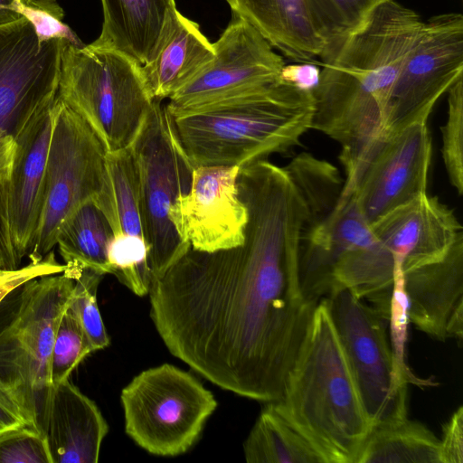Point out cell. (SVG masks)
<instances>
[{
    "mask_svg": "<svg viewBox=\"0 0 463 463\" xmlns=\"http://www.w3.org/2000/svg\"><path fill=\"white\" fill-rule=\"evenodd\" d=\"M29 0H0V10L17 12L19 7Z\"/></svg>",
    "mask_w": 463,
    "mask_h": 463,
    "instance_id": "ab89813d",
    "label": "cell"
},
{
    "mask_svg": "<svg viewBox=\"0 0 463 463\" xmlns=\"http://www.w3.org/2000/svg\"><path fill=\"white\" fill-rule=\"evenodd\" d=\"M232 13L295 62L317 63L325 44L316 33L305 0H225Z\"/></svg>",
    "mask_w": 463,
    "mask_h": 463,
    "instance_id": "44dd1931",
    "label": "cell"
},
{
    "mask_svg": "<svg viewBox=\"0 0 463 463\" xmlns=\"http://www.w3.org/2000/svg\"><path fill=\"white\" fill-rule=\"evenodd\" d=\"M120 400L127 435L164 457L186 452L217 407L195 377L169 364L138 373L123 388Z\"/></svg>",
    "mask_w": 463,
    "mask_h": 463,
    "instance_id": "ba28073f",
    "label": "cell"
},
{
    "mask_svg": "<svg viewBox=\"0 0 463 463\" xmlns=\"http://www.w3.org/2000/svg\"><path fill=\"white\" fill-rule=\"evenodd\" d=\"M371 228L392 253L394 269L402 273L440 260L463 234L453 211L427 193L387 213Z\"/></svg>",
    "mask_w": 463,
    "mask_h": 463,
    "instance_id": "e0dca14e",
    "label": "cell"
},
{
    "mask_svg": "<svg viewBox=\"0 0 463 463\" xmlns=\"http://www.w3.org/2000/svg\"><path fill=\"white\" fill-rule=\"evenodd\" d=\"M239 171L236 165L194 167L190 190L169 211L176 232L192 249L214 252L244 241L248 212L239 195Z\"/></svg>",
    "mask_w": 463,
    "mask_h": 463,
    "instance_id": "2e32d148",
    "label": "cell"
},
{
    "mask_svg": "<svg viewBox=\"0 0 463 463\" xmlns=\"http://www.w3.org/2000/svg\"><path fill=\"white\" fill-rule=\"evenodd\" d=\"M57 97L90 127L107 152L130 146L154 101L137 62L93 43H65Z\"/></svg>",
    "mask_w": 463,
    "mask_h": 463,
    "instance_id": "8992f818",
    "label": "cell"
},
{
    "mask_svg": "<svg viewBox=\"0 0 463 463\" xmlns=\"http://www.w3.org/2000/svg\"><path fill=\"white\" fill-rule=\"evenodd\" d=\"M0 463H52L45 434L27 424L0 432Z\"/></svg>",
    "mask_w": 463,
    "mask_h": 463,
    "instance_id": "d6a6232c",
    "label": "cell"
},
{
    "mask_svg": "<svg viewBox=\"0 0 463 463\" xmlns=\"http://www.w3.org/2000/svg\"><path fill=\"white\" fill-rule=\"evenodd\" d=\"M324 298L371 428L406 419L408 383L396 372L386 319L348 289Z\"/></svg>",
    "mask_w": 463,
    "mask_h": 463,
    "instance_id": "9c48e42d",
    "label": "cell"
},
{
    "mask_svg": "<svg viewBox=\"0 0 463 463\" xmlns=\"http://www.w3.org/2000/svg\"><path fill=\"white\" fill-rule=\"evenodd\" d=\"M431 138L427 121L388 133L354 176L357 203L370 224L392 210L427 193Z\"/></svg>",
    "mask_w": 463,
    "mask_h": 463,
    "instance_id": "9a60e30c",
    "label": "cell"
},
{
    "mask_svg": "<svg viewBox=\"0 0 463 463\" xmlns=\"http://www.w3.org/2000/svg\"><path fill=\"white\" fill-rule=\"evenodd\" d=\"M64 39L40 43L22 14L0 10V130L14 139L57 95Z\"/></svg>",
    "mask_w": 463,
    "mask_h": 463,
    "instance_id": "8fae6325",
    "label": "cell"
},
{
    "mask_svg": "<svg viewBox=\"0 0 463 463\" xmlns=\"http://www.w3.org/2000/svg\"><path fill=\"white\" fill-rule=\"evenodd\" d=\"M274 409L306 436L326 463H355L372 430L325 298Z\"/></svg>",
    "mask_w": 463,
    "mask_h": 463,
    "instance_id": "3957f363",
    "label": "cell"
},
{
    "mask_svg": "<svg viewBox=\"0 0 463 463\" xmlns=\"http://www.w3.org/2000/svg\"><path fill=\"white\" fill-rule=\"evenodd\" d=\"M313 113V93L279 78L260 90L169 114L194 167H241L296 146L311 128Z\"/></svg>",
    "mask_w": 463,
    "mask_h": 463,
    "instance_id": "277c9868",
    "label": "cell"
},
{
    "mask_svg": "<svg viewBox=\"0 0 463 463\" xmlns=\"http://www.w3.org/2000/svg\"><path fill=\"white\" fill-rule=\"evenodd\" d=\"M248 219L240 246L191 247L149 290L150 317L169 352L241 396L273 402L318 302L302 292V195L285 167L260 159L240 167Z\"/></svg>",
    "mask_w": 463,
    "mask_h": 463,
    "instance_id": "6da1fadb",
    "label": "cell"
},
{
    "mask_svg": "<svg viewBox=\"0 0 463 463\" xmlns=\"http://www.w3.org/2000/svg\"><path fill=\"white\" fill-rule=\"evenodd\" d=\"M148 253L145 239L137 235H114L109 247L112 275L139 297L148 294L154 282Z\"/></svg>",
    "mask_w": 463,
    "mask_h": 463,
    "instance_id": "83f0119b",
    "label": "cell"
},
{
    "mask_svg": "<svg viewBox=\"0 0 463 463\" xmlns=\"http://www.w3.org/2000/svg\"><path fill=\"white\" fill-rule=\"evenodd\" d=\"M463 77V15L445 13L424 22L391 90L386 134L427 121L438 99Z\"/></svg>",
    "mask_w": 463,
    "mask_h": 463,
    "instance_id": "7c38bea8",
    "label": "cell"
},
{
    "mask_svg": "<svg viewBox=\"0 0 463 463\" xmlns=\"http://www.w3.org/2000/svg\"><path fill=\"white\" fill-rule=\"evenodd\" d=\"M440 463L463 462V407L459 406L443 427Z\"/></svg>",
    "mask_w": 463,
    "mask_h": 463,
    "instance_id": "d590c367",
    "label": "cell"
},
{
    "mask_svg": "<svg viewBox=\"0 0 463 463\" xmlns=\"http://www.w3.org/2000/svg\"><path fill=\"white\" fill-rule=\"evenodd\" d=\"M109 425L69 379L54 387L45 428L52 463H97Z\"/></svg>",
    "mask_w": 463,
    "mask_h": 463,
    "instance_id": "ffe728a7",
    "label": "cell"
},
{
    "mask_svg": "<svg viewBox=\"0 0 463 463\" xmlns=\"http://www.w3.org/2000/svg\"><path fill=\"white\" fill-rule=\"evenodd\" d=\"M58 99L45 167L43 214L28 255L31 262L43 260L52 250L61 224L96 198L104 181L103 144L78 114Z\"/></svg>",
    "mask_w": 463,
    "mask_h": 463,
    "instance_id": "30bf717a",
    "label": "cell"
},
{
    "mask_svg": "<svg viewBox=\"0 0 463 463\" xmlns=\"http://www.w3.org/2000/svg\"><path fill=\"white\" fill-rule=\"evenodd\" d=\"M214 56L193 80L169 97L170 114L194 109L260 90L279 80L283 58L250 24L233 14Z\"/></svg>",
    "mask_w": 463,
    "mask_h": 463,
    "instance_id": "5bb4252c",
    "label": "cell"
},
{
    "mask_svg": "<svg viewBox=\"0 0 463 463\" xmlns=\"http://www.w3.org/2000/svg\"><path fill=\"white\" fill-rule=\"evenodd\" d=\"M33 25L40 43L64 39L73 44L82 45L74 32L62 22L64 12L56 0H29L17 10Z\"/></svg>",
    "mask_w": 463,
    "mask_h": 463,
    "instance_id": "836d02e7",
    "label": "cell"
},
{
    "mask_svg": "<svg viewBox=\"0 0 463 463\" xmlns=\"http://www.w3.org/2000/svg\"><path fill=\"white\" fill-rule=\"evenodd\" d=\"M32 279L0 302V392L27 425L45 434L54 387L51 354L55 333L80 269Z\"/></svg>",
    "mask_w": 463,
    "mask_h": 463,
    "instance_id": "5b68a950",
    "label": "cell"
},
{
    "mask_svg": "<svg viewBox=\"0 0 463 463\" xmlns=\"http://www.w3.org/2000/svg\"><path fill=\"white\" fill-rule=\"evenodd\" d=\"M410 322L444 341L463 336V234L440 260L403 273Z\"/></svg>",
    "mask_w": 463,
    "mask_h": 463,
    "instance_id": "ac0fdd59",
    "label": "cell"
},
{
    "mask_svg": "<svg viewBox=\"0 0 463 463\" xmlns=\"http://www.w3.org/2000/svg\"><path fill=\"white\" fill-rule=\"evenodd\" d=\"M388 321L390 326V345L395 369L399 376L408 384L412 383L418 386L433 384L429 381L418 378L407 363L406 345L410 319L408 301L404 290L403 273L400 269H394Z\"/></svg>",
    "mask_w": 463,
    "mask_h": 463,
    "instance_id": "1f68e13d",
    "label": "cell"
},
{
    "mask_svg": "<svg viewBox=\"0 0 463 463\" xmlns=\"http://www.w3.org/2000/svg\"><path fill=\"white\" fill-rule=\"evenodd\" d=\"M320 71L317 63L296 62L289 65L285 64L280 79L298 89L313 92L318 85Z\"/></svg>",
    "mask_w": 463,
    "mask_h": 463,
    "instance_id": "8d00e7d4",
    "label": "cell"
},
{
    "mask_svg": "<svg viewBox=\"0 0 463 463\" xmlns=\"http://www.w3.org/2000/svg\"><path fill=\"white\" fill-rule=\"evenodd\" d=\"M102 276L95 270L80 269L69 303V307L80 321L94 352L109 345V337L97 302L98 286Z\"/></svg>",
    "mask_w": 463,
    "mask_h": 463,
    "instance_id": "f546056e",
    "label": "cell"
},
{
    "mask_svg": "<svg viewBox=\"0 0 463 463\" xmlns=\"http://www.w3.org/2000/svg\"><path fill=\"white\" fill-rule=\"evenodd\" d=\"M448 114L441 128V154L452 186L463 193V77L447 91Z\"/></svg>",
    "mask_w": 463,
    "mask_h": 463,
    "instance_id": "4dcf8cb0",
    "label": "cell"
},
{
    "mask_svg": "<svg viewBox=\"0 0 463 463\" xmlns=\"http://www.w3.org/2000/svg\"><path fill=\"white\" fill-rule=\"evenodd\" d=\"M101 33L93 43L129 57L139 66L153 61L172 35L179 11L175 0H100Z\"/></svg>",
    "mask_w": 463,
    "mask_h": 463,
    "instance_id": "d6986e66",
    "label": "cell"
},
{
    "mask_svg": "<svg viewBox=\"0 0 463 463\" xmlns=\"http://www.w3.org/2000/svg\"><path fill=\"white\" fill-rule=\"evenodd\" d=\"M114 237L109 222L90 201L77 209L61 226L56 245L65 264L112 274L108 251Z\"/></svg>",
    "mask_w": 463,
    "mask_h": 463,
    "instance_id": "d4e9b609",
    "label": "cell"
},
{
    "mask_svg": "<svg viewBox=\"0 0 463 463\" xmlns=\"http://www.w3.org/2000/svg\"><path fill=\"white\" fill-rule=\"evenodd\" d=\"M423 24L414 10L390 0L321 57L311 128L341 145L340 160L363 157L386 136L389 96Z\"/></svg>",
    "mask_w": 463,
    "mask_h": 463,
    "instance_id": "7a4b0ae2",
    "label": "cell"
},
{
    "mask_svg": "<svg viewBox=\"0 0 463 463\" xmlns=\"http://www.w3.org/2000/svg\"><path fill=\"white\" fill-rule=\"evenodd\" d=\"M214 48L199 25L178 14L175 31L156 58L140 66L146 89L153 99H168L209 64Z\"/></svg>",
    "mask_w": 463,
    "mask_h": 463,
    "instance_id": "7402d4cb",
    "label": "cell"
},
{
    "mask_svg": "<svg viewBox=\"0 0 463 463\" xmlns=\"http://www.w3.org/2000/svg\"><path fill=\"white\" fill-rule=\"evenodd\" d=\"M249 463H326L322 453L268 402L243 443Z\"/></svg>",
    "mask_w": 463,
    "mask_h": 463,
    "instance_id": "603a6c76",
    "label": "cell"
},
{
    "mask_svg": "<svg viewBox=\"0 0 463 463\" xmlns=\"http://www.w3.org/2000/svg\"><path fill=\"white\" fill-rule=\"evenodd\" d=\"M129 149L137 173L143 234L154 284L190 248L176 232L169 211L177 197L190 190L194 166L160 99H154Z\"/></svg>",
    "mask_w": 463,
    "mask_h": 463,
    "instance_id": "52a82bcc",
    "label": "cell"
},
{
    "mask_svg": "<svg viewBox=\"0 0 463 463\" xmlns=\"http://www.w3.org/2000/svg\"><path fill=\"white\" fill-rule=\"evenodd\" d=\"M388 1L305 0L311 24L325 44L322 56L361 29L373 13Z\"/></svg>",
    "mask_w": 463,
    "mask_h": 463,
    "instance_id": "4316f807",
    "label": "cell"
},
{
    "mask_svg": "<svg viewBox=\"0 0 463 463\" xmlns=\"http://www.w3.org/2000/svg\"><path fill=\"white\" fill-rule=\"evenodd\" d=\"M66 269L55 260L52 250L43 260L14 269L0 268V302L3 298L18 286L24 282L42 276L61 273Z\"/></svg>",
    "mask_w": 463,
    "mask_h": 463,
    "instance_id": "e575fe53",
    "label": "cell"
},
{
    "mask_svg": "<svg viewBox=\"0 0 463 463\" xmlns=\"http://www.w3.org/2000/svg\"><path fill=\"white\" fill-rule=\"evenodd\" d=\"M92 352L80 321L68 306L59 322L51 354L52 386L68 380L72 371Z\"/></svg>",
    "mask_w": 463,
    "mask_h": 463,
    "instance_id": "f1b7e54d",
    "label": "cell"
},
{
    "mask_svg": "<svg viewBox=\"0 0 463 463\" xmlns=\"http://www.w3.org/2000/svg\"><path fill=\"white\" fill-rule=\"evenodd\" d=\"M93 203L107 218L114 235L144 238L138 178L129 147L107 152L103 185Z\"/></svg>",
    "mask_w": 463,
    "mask_h": 463,
    "instance_id": "cb8c5ba5",
    "label": "cell"
},
{
    "mask_svg": "<svg viewBox=\"0 0 463 463\" xmlns=\"http://www.w3.org/2000/svg\"><path fill=\"white\" fill-rule=\"evenodd\" d=\"M15 148L14 138L0 130V192L10 179Z\"/></svg>",
    "mask_w": 463,
    "mask_h": 463,
    "instance_id": "74e56055",
    "label": "cell"
},
{
    "mask_svg": "<svg viewBox=\"0 0 463 463\" xmlns=\"http://www.w3.org/2000/svg\"><path fill=\"white\" fill-rule=\"evenodd\" d=\"M24 424L19 409L0 392V432Z\"/></svg>",
    "mask_w": 463,
    "mask_h": 463,
    "instance_id": "f35d334b",
    "label": "cell"
},
{
    "mask_svg": "<svg viewBox=\"0 0 463 463\" xmlns=\"http://www.w3.org/2000/svg\"><path fill=\"white\" fill-rule=\"evenodd\" d=\"M59 99L42 108L14 139L10 179L0 192V268L14 269L33 250L41 223L45 167Z\"/></svg>",
    "mask_w": 463,
    "mask_h": 463,
    "instance_id": "4fadbf2b",
    "label": "cell"
},
{
    "mask_svg": "<svg viewBox=\"0 0 463 463\" xmlns=\"http://www.w3.org/2000/svg\"><path fill=\"white\" fill-rule=\"evenodd\" d=\"M440 440L408 418L372 429L355 463H440Z\"/></svg>",
    "mask_w": 463,
    "mask_h": 463,
    "instance_id": "484cf974",
    "label": "cell"
}]
</instances>
